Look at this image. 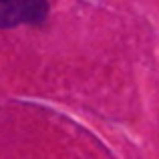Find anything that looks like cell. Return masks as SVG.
Listing matches in <instances>:
<instances>
[{"label": "cell", "mask_w": 159, "mask_h": 159, "mask_svg": "<svg viewBox=\"0 0 159 159\" xmlns=\"http://www.w3.org/2000/svg\"><path fill=\"white\" fill-rule=\"evenodd\" d=\"M47 12H48V6L40 0L0 2V28L43 22L47 18Z\"/></svg>", "instance_id": "cell-1"}]
</instances>
